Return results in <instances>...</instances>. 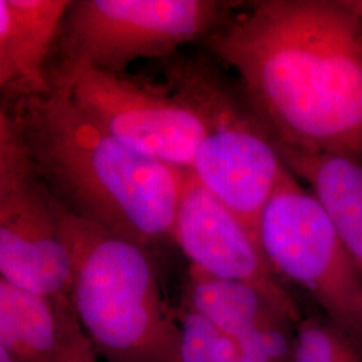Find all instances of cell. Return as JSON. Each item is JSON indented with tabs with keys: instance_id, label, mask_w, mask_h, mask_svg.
<instances>
[{
	"instance_id": "6da1fadb",
	"label": "cell",
	"mask_w": 362,
	"mask_h": 362,
	"mask_svg": "<svg viewBox=\"0 0 362 362\" xmlns=\"http://www.w3.org/2000/svg\"><path fill=\"white\" fill-rule=\"evenodd\" d=\"M281 149L362 164V19L339 0H258L204 39Z\"/></svg>"
},
{
	"instance_id": "7a4b0ae2",
	"label": "cell",
	"mask_w": 362,
	"mask_h": 362,
	"mask_svg": "<svg viewBox=\"0 0 362 362\" xmlns=\"http://www.w3.org/2000/svg\"><path fill=\"white\" fill-rule=\"evenodd\" d=\"M1 106L61 207L145 248L172 239L187 170L144 155L100 128L59 82H52L47 94Z\"/></svg>"
},
{
	"instance_id": "3957f363",
	"label": "cell",
	"mask_w": 362,
	"mask_h": 362,
	"mask_svg": "<svg viewBox=\"0 0 362 362\" xmlns=\"http://www.w3.org/2000/svg\"><path fill=\"white\" fill-rule=\"evenodd\" d=\"M55 204L71 264L70 300L93 346L122 361L180 362L179 318L145 247Z\"/></svg>"
},
{
	"instance_id": "277c9868",
	"label": "cell",
	"mask_w": 362,
	"mask_h": 362,
	"mask_svg": "<svg viewBox=\"0 0 362 362\" xmlns=\"http://www.w3.org/2000/svg\"><path fill=\"white\" fill-rule=\"evenodd\" d=\"M239 3L219 0H76L59 37L52 73L90 67L109 73L139 59L163 58L209 37Z\"/></svg>"
},
{
	"instance_id": "5b68a950",
	"label": "cell",
	"mask_w": 362,
	"mask_h": 362,
	"mask_svg": "<svg viewBox=\"0 0 362 362\" xmlns=\"http://www.w3.org/2000/svg\"><path fill=\"white\" fill-rule=\"evenodd\" d=\"M52 82L65 85L79 110L119 141L173 168H192L209 125L182 67L167 88L90 67L52 73Z\"/></svg>"
},
{
	"instance_id": "8992f818",
	"label": "cell",
	"mask_w": 362,
	"mask_h": 362,
	"mask_svg": "<svg viewBox=\"0 0 362 362\" xmlns=\"http://www.w3.org/2000/svg\"><path fill=\"white\" fill-rule=\"evenodd\" d=\"M258 239L275 274L309 291L362 348V276L322 204L290 170L263 208Z\"/></svg>"
},
{
	"instance_id": "52a82bcc",
	"label": "cell",
	"mask_w": 362,
	"mask_h": 362,
	"mask_svg": "<svg viewBox=\"0 0 362 362\" xmlns=\"http://www.w3.org/2000/svg\"><path fill=\"white\" fill-rule=\"evenodd\" d=\"M187 70L209 124L191 173L259 243L260 215L288 168L242 97L238 98L216 74H209V69L187 66Z\"/></svg>"
},
{
	"instance_id": "ba28073f",
	"label": "cell",
	"mask_w": 362,
	"mask_h": 362,
	"mask_svg": "<svg viewBox=\"0 0 362 362\" xmlns=\"http://www.w3.org/2000/svg\"><path fill=\"white\" fill-rule=\"evenodd\" d=\"M0 279L52 302L70 298L57 204L10 112L0 107Z\"/></svg>"
},
{
	"instance_id": "9c48e42d",
	"label": "cell",
	"mask_w": 362,
	"mask_h": 362,
	"mask_svg": "<svg viewBox=\"0 0 362 362\" xmlns=\"http://www.w3.org/2000/svg\"><path fill=\"white\" fill-rule=\"evenodd\" d=\"M172 239L191 266L216 278L254 287L291 324L300 311L279 282L258 240L240 219L187 170Z\"/></svg>"
},
{
	"instance_id": "30bf717a",
	"label": "cell",
	"mask_w": 362,
	"mask_h": 362,
	"mask_svg": "<svg viewBox=\"0 0 362 362\" xmlns=\"http://www.w3.org/2000/svg\"><path fill=\"white\" fill-rule=\"evenodd\" d=\"M73 0H0V94L13 104L52 90L49 57Z\"/></svg>"
},
{
	"instance_id": "8fae6325",
	"label": "cell",
	"mask_w": 362,
	"mask_h": 362,
	"mask_svg": "<svg viewBox=\"0 0 362 362\" xmlns=\"http://www.w3.org/2000/svg\"><path fill=\"white\" fill-rule=\"evenodd\" d=\"M278 151L288 170L308 181L362 276V164L341 156Z\"/></svg>"
},
{
	"instance_id": "7c38bea8",
	"label": "cell",
	"mask_w": 362,
	"mask_h": 362,
	"mask_svg": "<svg viewBox=\"0 0 362 362\" xmlns=\"http://www.w3.org/2000/svg\"><path fill=\"white\" fill-rule=\"evenodd\" d=\"M187 306L236 342L288 327L285 317L254 287L189 269Z\"/></svg>"
},
{
	"instance_id": "4fadbf2b",
	"label": "cell",
	"mask_w": 362,
	"mask_h": 362,
	"mask_svg": "<svg viewBox=\"0 0 362 362\" xmlns=\"http://www.w3.org/2000/svg\"><path fill=\"white\" fill-rule=\"evenodd\" d=\"M58 346L55 302L0 279V350L13 362H55Z\"/></svg>"
},
{
	"instance_id": "5bb4252c",
	"label": "cell",
	"mask_w": 362,
	"mask_h": 362,
	"mask_svg": "<svg viewBox=\"0 0 362 362\" xmlns=\"http://www.w3.org/2000/svg\"><path fill=\"white\" fill-rule=\"evenodd\" d=\"M291 362H362L361 348L329 321L300 320Z\"/></svg>"
},
{
	"instance_id": "9a60e30c",
	"label": "cell",
	"mask_w": 362,
	"mask_h": 362,
	"mask_svg": "<svg viewBox=\"0 0 362 362\" xmlns=\"http://www.w3.org/2000/svg\"><path fill=\"white\" fill-rule=\"evenodd\" d=\"M179 318L180 362H228L238 353V342L204 315L185 305Z\"/></svg>"
},
{
	"instance_id": "2e32d148",
	"label": "cell",
	"mask_w": 362,
	"mask_h": 362,
	"mask_svg": "<svg viewBox=\"0 0 362 362\" xmlns=\"http://www.w3.org/2000/svg\"><path fill=\"white\" fill-rule=\"evenodd\" d=\"M55 305L59 317V346L55 362H97L94 346L78 322L70 298Z\"/></svg>"
},
{
	"instance_id": "e0dca14e",
	"label": "cell",
	"mask_w": 362,
	"mask_h": 362,
	"mask_svg": "<svg viewBox=\"0 0 362 362\" xmlns=\"http://www.w3.org/2000/svg\"><path fill=\"white\" fill-rule=\"evenodd\" d=\"M339 3L349 10L350 13L357 15L362 19V0H339Z\"/></svg>"
}]
</instances>
